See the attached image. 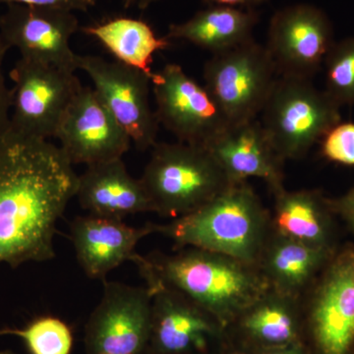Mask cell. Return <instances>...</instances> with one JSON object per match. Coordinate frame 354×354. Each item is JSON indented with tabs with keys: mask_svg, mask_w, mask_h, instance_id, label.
I'll return each instance as SVG.
<instances>
[{
	"mask_svg": "<svg viewBox=\"0 0 354 354\" xmlns=\"http://www.w3.org/2000/svg\"><path fill=\"white\" fill-rule=\"evenodd\" d=\"M79 176L59 146L8 129L0 138V264L55 256V230Z\"/></svg>",
	"mask_w": 354,
	"mask_h": 354,
	"instance_id": "cell-1",
	"label": "cell"
},
{
	"mask_svg": "<svg viewBox=\"0 0 354 354\" xmlns=\"http://www.w3.org/2000/svg\"><path fill=\"white\" fill-rule=\"evenodd\" d=\"M138 268L147 286L181 293L225 329L270 288L257 266L194 247L145 257Z\"/></svg>",
	"mask_w": 354,
	"mask_h": 354,
	"instance_id": "cell-2",
	"label": "cell"
},
{
	"mask_svg": "<svg viewBox=\"0 0 354 354\" xmlns=\"http://www.w3.org/2000/svg\"><path fill=\"white\" fill-rule=\"evenodd\" d=\"M272 232L271 214L250 184H230L189 215L158 225L179 248L194 247L257 266Z\"/></svg>",
	"mask_w": 354,
	"mask_h": 354,
	"instance_id": "cell-3",
	"label": "cell"
},
{
	"mask_svg": "<svg viewBox=\"0 0 354 354\" xmlns=\"http://www.w3.org/2000/svg\"><path fill=\"white\" fill-rule=\"evenodd\" d=\"M155 213L172 220L189 215L230 185L203 147L157 143L141 177Z\"/></svg>",
	"mask_w": 354,
	"mask_h": 354,
	"instance_id": "cell-4",
	"label": "cell"
},
{
	"mask_svg": "<svg viewBox=\"0 0 354 354\" xmlns=\"http://www.w3.org/2000/svg\"><path fill=\"white\" fill-rule=\"evenodd\" d=\"M341 108L312 80L279 76L260 122L279 157L298 160L341 122Z\"/></svg>",
	"mask_w": 354,
	"mask_h": 354,
	"instance_id": "cell-5",
	"label": "cell"
},
{
	"mask_svg": "<svg viewBox=\"0 0 354 354\" xmlns=\"http://www.w3.org/2000/svg\"><path fill=\"white\" fill-rule=\"evenodd\" d=\"M304 299L312 353L354 354V244L335 249Z\"/></svg>",
	"mask_w": 354,
	"mask_h": 354,
	"instance_id": "cell-6",
	"label": "cell"
},
{
	"mask_svg": "<svg viewBox=\"0 0 354 354\" xmlns=\"http://www.w3.org/2000/svg\"><path fill=\"white\" fill-rule=\"evenodd\" d=\"M203 75L230 125L258 120L279 77L267 48L254 39L212 55Z\"/></svg>",
	"mask_w": 354,
	"mask_h": 354,
	"instance_id": "cell-7",
	"label": "cell"
},
{
	"mask_svg": "<svg viewBox=\"0 0 354 354\" xmlns=\"http://www.w3.org/2000/svg\"><path fill=\"white\" fill-rule=\"evenodd\" d=\"M13 81L9 129L36 138H55L60 121L83 87L75 72L21 57Z\"/></svg>",
	"mask_w": 354,
	"mask_h": 354,
	"instance_id": "cell-8",
	"label": "cell"
},
{
	"mask_svg": "<svg viewBox=\"0 0 354 354\" xmlns=\"http://www.w3.org/2000/svg\"><path fill=\"white\" fill-rule=\"evenodd\" d=\"M153 290L104 281L85 329L86 354H148Z\"/></svg>",
	"mask_w": 354,
	"mask_h": 354,
	"instance_id": "cell-9",
	"label": "cell"
},
{
	"mask_svg": "<svg viewBox=\"0 0 354 354\" xmlns=\"http://www.w3.org/2000/svg\"><path fill=\"white\" fill-rule=\"evenodd\" d=\"M77 69L85 72L106 108L141 151L157 144V114L150 102L151 77L120 62L77 55Z\"/></svg>",
	"mask_w": 354,
	"mask_h": 354,
	"instance_id": "cell-10",
	"label": "cell"
},
{
	"mask_svg": "<svg viewBox=\"0 0 354 354\" xmlns=\"http://www.w3.org/2000/svg\"><path fill=\"white\" fill-rule=\"evenodd\" d=\"M151 83L158 122L178 142L204 148L230 125L206 87L180 65L153 72Z\"/></svg>",
	"mask_w": 354,
	"mask_h": 354,
	"instance_id": "cell-11",
	"label": "cell"
},
{
	"mask_svg": "<svg viewBox=\"0 0 354 354\" xmlns=\"http://www.w3.org/2000/svg\"><path fill=\"white\" fill-rule=\"evenodd\" d=\"M335 43L327 14L317 6L300 3L274 14L265 46L279 76L312 80Z\"/></svg>",
	"mask_w": 354,
	"mask_h": 354,
	"instance_id": "cell-12",
	"label": "cell"
},
{
	"mask_svg": "<svg viewBox=\"0 0 354 354\" xmlns=\"http://www.w3.org/2000/svg\"><path fill=\"white\" fill-rule=\"evenodd\" d=\"M75 12L53 7L10 4L0 16V36L21 57L75 72L72 36L78 31Z\"/></svg>",
	"mask_w": 354,
	"mask_h": 354,
	"instance_id": "cell-13",
	"label": "cell"
},
{
	"mask_svg": "<svg viewBox=\"0 0 354 354\" xmlns=\"http://www.w3.org/2000/svg\"><path fill=\"white\" fill-rule=\"evenodd\" d=\"M150 288V286H149ZM148 354H216L227 329L181 293L153 286Z\"/></svg>",
	"mask_w": 354,
	"mask_h": 354,
	"instance_id": "cell-14",
	"label": "cell"
},
{
	"mask_svg": "<svg viewBox=\"0 0 354 354\" xmlns=\"http://www.w3.org/2000/svg\"><path fill=\"white\" fill-rule=\"evenodd\" d=\"M55 138L72 165L87 167L122 158L132 143L95 88L85 86L70 104Z\"/></svg>",
	"mask_w": 354,
	"mask_h": 354,
	"instance_id": "cell-15",
	"label": "cell"
},
{
	"mask_svg": "<svg viewBox=\"0 0 354 354\" xmlns=\"http://www.w3.org/2000/svg\"><path fill=\"white\" fill-rule=\"evenodd\" d=\"M230 183L263 179L272 194L285 189L283 162L260 120L228 125L204 147Z\"/></svg>",
	"mask_w": 354,
	"mask_h": 354,
	"instance_id": "cell-16",
	"label": "cell"
},
{
	"mask_svg": "<svg viewBox=\"0 0 354 354\" xmlns=\"http://www.w3.org/2000/svg\"><path fill=\"white\" fill-rule=\"evenodd\" d=\"M158 234V225L130 227L123 220L88 215L78 216L71 225V241L77 261L88 278L104 279L127 261L137 267L145 257L136 253L138 242Z\"/></svg>",
	"mask_w": 354,
	"mask_h": 354,
	"instance_id": "cell-17",
	"label": "cell"
},
{
	"mask_svg": "<svg viewBox=\"0 0 354 354\" xmlns=\"http://www.w3.org/2000/svg\"><path fill=\"white\" fill-rule=\"evenodd\" d=\"M227 333L252 351L305 342L302 301L269 288L239 314Z\"/></svg>",
	"mask_w": 354,
	"mask_h": 354,
	"instance_id": "cell-18",
	"label": "cell"
},
{
	"mask_svg": "<svg viewBox=\"0 0 354 354\" xmlns=\"http://www.w3.org/2000/svg\"><path fill=\"white\" fill-rule=\"evenodd\" d=\"M88 215L123 220L155 213L141 178H134L122 158L88 165L79 176L76 196Z\"/></svg>",
	"mask_w": 354,
	"mask_h": 354,
	"instance_id": "cell-19",
	"label": "cell"
},
{
	"mask_svg": "<svg viewBox=\"0 0 354 354\" xmlns=\"http://www.w3.org/2000/svg\"><path fill=\"white\" fill-rule=\"evenodd\" d=\"M335 251L307 245L272 228L257 267L270 288L302 301Z\"/></svg>",
	"mask_w": 354,
	"mask_h": 354,
	"instance_id": "cell-20",
	"label": "cell"
},
{
	"mask_svg": "<svg viewBox=\"0 0 354 354\" xmlns=\"http://www.w3.org/2000/svg\"><path fill=\"white\" fill-rule=\"evenodd\" d=\"M274 232L317 248L335 250V213L330 198L318 190L288 191L274 195Z\"/></svg>",
	"mask_w": 354,
	"mask_h": 354,
	"instance_id": "cell-21",
	"label": "cell"
},
{
	"mask_svg": "<svg viewBox=\"0 0 354 354\" xmlns=\"http://www.w3.org/2000/svg\"><path fill=\"white\" fill-rule=\"evenodd\" d=\"M258 20L257 12L251 8L209 6L190 19L169 26L167 38L187 41L216 55L252 39Z\"/></svg>",
	"mask_w": 354,
	"mask_h": 354,
	"instance_id": "cell-22",
	"label": "cell"
},
{
	"mask_svg": "<svg viewBox=\"0 0 354 354\" xmlns=\"http://www.w3.org/2000/svg\"><path fill=\"white\" fill-rule=\"evenodd\" d=\"M111 53L116 62L144 72L152 79L153 55L167 50L171 41L158 37L148 23L129 17H116L82 28Z\"/></svg>",
	"mask_w": 354,
	"mask_h": 354,
	"instance_id": "cell-23",
	"label": "cell"
},
{
	"mask_svg": "<svg viewBox=\"0 0 354 354\" xmlns=\"http://www.w3.org/2000/svg\"><path fill=\"white\" fill-rule=\"evenodd\" d=\"M1 335L20 337L30 354H71L73 334L62 319L41 316L35 319L22 329L0 330Z\"/></svg>",
	"mask_w": 354,
	"mask_h": 354,
	"instance_id": "cell-24",
	"label": "cell"
},
{
	"mask_svg": "<svg viewBox=\"0 0 354 354\" xmlns=\"http://www.w3.org/2000/svg\"><path fill=\"white\" fill-rule=\"evenodd\" d=\"M326 93L339 106L354 104V37L335 41L325 62Z\"/></svg>",
	"mask_w": 354,
	"mask_h": 354,
	"instance_id": "cell-25",
	"label": "cell"
},
{
	"mask_svg": "<svg viewBox=\"0 0 354 354\" xmlns=\"http://www.w3.org/2000/svg\"><path fill=\"white\" fill-rule=\"evenodd\" d=\"M321 153L334 164L354 167V122H341L330 128L320 141Z\"/></svg>",
	"mask_w": 354,
	"mask_h": 354,
	"instance_id": "cell-26",
	"label": "cell"
},
{
	"mask_svg": "<svg viewBox=\"0 0 354 354\" xmlns=\"http://www.w3.org/2000/svg\"><path fill=\"white\" fill-rule=\"evenodd\" d=\"M10 46L0 36V138L9 129L11 106H12V88L7 87L3 72L4 59Z\"/></svg>",
	"mask_w": 354,
	"mask_h": 354,
	"instance_id": "cell-27",
	"label": "cell"
},
{
	"mask_svg": "<svg viewBox=\"0 0 354 354\" xmlns=\"http://www.w3.org/2000/svg\"><path fill=\"white\" fill-rule=\"evenodd\" d=\"M23 4V6L53 7L65 10L87 12L95 6V0H0V6Z\"/></svg>",
	"mask_w": 354,
	"mask_h": 354,
	"instance_id": "cell-28",
	"label": "cell"
},
{
	"mask_svg": "<svg viewBox=\"0 0 354 354\" xmlns=\"http://www.w3.org/2000/svg\"><path fill=\"white\" fill-rule=\"evenodd\" d=\"M330 204L335 215L339 216L354 234V186L339 198H330Z\"/></svg>",
	"mask_w": 354,
	"mask_h": 354,
	"instance_id": "cell-29",
	"label": "cell"
},
{
	"mask_svg": "<svg viewBox=\"0 0 354 354\" xmlns=\"http://www.w3.org/2000/svg\"><path fill=\"white\" fill-rule=\"evenodd\" d=\"M252 351L254 354H313L310 351L306 342L291 344V346H283V348L261 349V351Z\"/></svg>",
	"mask_w": 354,
	"mask_h": 354,
	"instance_id": "cell-30",
	"label": "cell"
},
{
	"mask_svg": "<svg viewBox=\"0 0 354 354\" xmlns=\"http://www.w3.org/2000/svg\"><path fill=\"white\" fill-rule=\"evenodd\" d=\"M209 6H221L239 7V8H251L265 3L268 0H202Z\"/></svg>",
	"mask_w": 354,
	"mask_h": 354,
	"instance_id": "cell-31",
	"label": "cell"
},
{
	"mask_svg": "<svg viewBox=\"0 0 354 354\" xmlns=\"http://www.w3.org/2000/svg\"><path fill=\"white\" fill-rule=\"evenodd\" d=\"M216 354H254L250 348L242 344L241 342L235 341L227 335L223 342V346L218 349Z\"/></svg>",
	"mask_w": 354,
	"mask_h": 354,
	"instance_id": "cell-32",
	"label": "cell"
},
{
	"mask_svg": "<svg viewBox=\"0 0 354 354\" xmlns=\"http://www.w3.org/2000/svg\"><path fill=\"white\" fill-rule=\"evenodd\" d=\"M122 1L125 8L136 7V8L144 10V9H147L149 6L156 3L158 0H122Z\"/></svg>",
	"mask_w": 354,
	"mask_h": 354,
	"instance_id": "cell-33",
	"label": "cell"
},
{
	"mask_svg": "<svg viewBox=\"0 0 354 354\" xmlns=\"http://www.w3.org/2000/svg\"><path fill=\"white\" fill-rule=\"evenodd\" d=\"M0 354H16V353H12V351H0Z\"/></svg>",
	"mask_w": 354,
	"mask_h": 354,
	"instance_id": "cell-34",
	"label": "cell"
}]
</instances>
